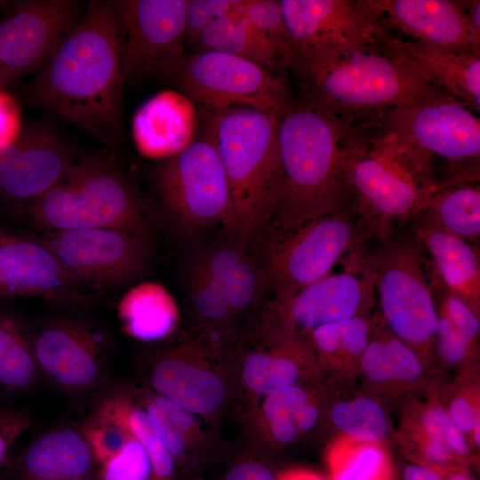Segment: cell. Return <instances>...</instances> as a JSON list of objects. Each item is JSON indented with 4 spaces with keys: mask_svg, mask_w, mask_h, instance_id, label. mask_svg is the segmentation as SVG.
<instances>
[{
    "mask_svg": "<svg viewBox=\"0 0 480 480\" xmlns=\"http://www.w3.org/2000/svg\"><path fill=\"white\" fill-rule=\"evenodd\" d=\"M289 68L302 103L351 122L444 92L410 76L376 46L299 51Z\"/></svg>",
    "mask_w": 480,
    "mask_h": 480,
    "instance_id": "obj_3",
    "label": "cell"
},
{
    "mask_svg": "<svg viewBox=\"0 0 480 480\" xmlns=\"http://www.w3.org/2000/svg\"><path fill=\"white\" fill-rule=\"evenodd\" d=\"M452 420L465 435L472 434L474 427L480 421L479 405H474L465 397L453 399L447 410Z\"/></svg>",
    "mask_w": 480,
    "mask_h": 480,
    "instance_id": "obj_49",
    "label": "cell"
},
{
    "mask_svg": "<svg viewBox=\"0 0 480 480\" xmlns=\"http://www.w3.org/2000/svg\"><path fill=\"white\" fill-rule=\"evenodd\" d=\"M346 268L330 273L271 303L277 324L270 337L305 336L324 324L366 316L376 300L374 252L363 246L348 255Z\"/></svg>",
    "mask_w": 480,
    "mask_h": 480,
    "instance_id": "obj_10",
    "label": "cell"
},
{
    "mask_svg": "<svg viewBox=\"0 0 480 480\" xmlns=\"http://www.w3.org/2000/svg\"><path fill=\"white\" fill-rule=\"evenodd\" d=\"M241 11L274 44L284 68H289L295 55V45L279 1L243 0Z\"/></svg>",
    "mask_w": 480,
    "mask_h": 480,
    "instance_id": "obj_39",
    "label": "cell"
},
{
    "mask_svg": "<svg viewBox=\"0 0 480 480\" xmlns=\"http://www.w3.org/2000/svg\"><path fill=\"white\" fill-rule=\"evenodd\" d=\"M4 4H5V1L0 0V5Z\"/></svg>",
    "mask_w": 480,
    "mask_h": 480,
    "instance_id": "obj_57",
    "label": "cell"
},
{
    "mask_svg": "<svg viewBox=\"0 0 480 480\" xmlns=\"http://www.w3.org/2000/svg\"><path fill=\"white\" fill-rule=\"evenodd\" d=\"M277 480H325L318 474L302 468L290 469L277 475Z\"/></svg>",
    "mask_w": 480,
    "mask_h": 480,
    "instance_id": "obj_52",
    "label": "cell"
},
{
    "mask_svg": "<svg viewBox=\"0 0 480 480\" xmlns=\"http://www.w3.org/2000/svg\"><path fill=\"white\" fill-rule=\"evenodd\" d=\"M123 57L114 1L92 0L29 88L33 103L112 143L123 124Z\"/></svg>",
    "mask_w": 480,
    "mask_h": 480,
    "instance_id": "obj_1",
    "label": "cell"
},
{
    "mask_svg": "<svg viewBox=\"0 0 480 480\" xmlns=\"http://www.w3.org/2000/svg\"><path fill=\"white\" fill-rule=\"evenodd\" d=\"M33 414L26 408L0 409V465L18 440L31 428Z\"/></svg>",
    "mask_w": 480,
    "mask_h": 480,
    "instance_id": "obj_46",
    "label": "cell"
},
{
    "mask_svg": "<svg viewBox=\"0 0 480 480\" xmlns=\"http://www.w3.org/2000/svg\"><path fill=\"white\" fill-rule=\"evenodd\" d=\"M11 145L0 148V179L9 158Z\"/></svg>",
    "mask_w": 480,
    "mask_h": 480,
    "instance_id": "obj_55",
    "label": "cell"
},
{
    "mask_svg": "<svg viewBox=\"0 0 480 480\" xmlns=\"http://www.w3.org/2000/svg\"><path fill=\"white\" fill-rule=\"evenodd\" d=\"M99 480H150L151 463L144 447L131 435L124 445L98 465Z\"/></svg>",
    "mask_w": 480,
    "mask_h": 480,
    "instance_id": "obj_41",
    "label": "cell"
},
{
    "mask_svg": "<svg viewBox=\"0 0 480 480\" xmlns=\"http://www.w3.org/2000/svg\"><path fill=\"white\" fill-rule=\"evenodd\" d=\"M262 411L273 439L279 444L293 442L314 428L320 411L306 388L295 385L267 396Z\"/></svg>",
    "mask_w": 480,
    "mask_h": 480,
    "instance_id": "obj_35",
    "label": "cell"
},
{
    "mask_svg": "<svg viewBox=\"0 0 480 480\" xmlns=\"http://www.w3.org/2000/svg\"><path fill=\"white\" fill-rule=\"evenodd\" d=\"M334 427L349 439L379 444L389 431L383 407L367 396L338 402L331 411Z\"/></svg>",
    "mask_w": 480,
    "mask_h": 480,
    "instance_id": "obj_38",
    "label": "cell"
},
{
    "mask_svg": "<svg viewBox=\"0 0 480 480\" xmlns=\"http://www.w3.org/2000/svg\"><path fill=\"white\" fill-rule=\"evenodd\" d=\"M432 260L438 282L479 314V254L470 243L443 230L419 223L413 231Z\"/></svg>",
    "mask_w": 480,
    "mask_h": 480,
    "instance_id": "obj_25",
    "label": "cell"
},
{
    "mask_svg": "<svg viewBox=\"0 0 480 480\" xmlns=\"http://www.w3.org/2000/svg\"><path fill=\"white\" fill-rule=\"evenodd\" d=\"M362 129L349 166L351 203L366 239L382 243L417 216L440 188L420 186L372 156Z\"/></svg>",
    "mask_w": 480,
    "mask_h": 480,
    "instance_id": "obj_15",
    "label": "cell"
},
{
    "mask_svg": "<svg viewBox=\"0 0 480 480\" xmlns=\"http://www.w3.org/2000/svg\"><path fill=\"white\" fill-rule=\"evenodd\" d=\"M20 131L18 104L10 93L0 88V148L12 144Z\"/></svg>",
    "mask_w": 480,
    "mask_h": 480,
    "instance_id": "obj_47",
    "label": "cell"
},
{
    "mask_svg": "<svg viewBox=\"0 0 480 480\" xmlns=\"http://www.w3.org/2000/svg\"><path fill=\"white\" fill-rule=\"evenodd\" d=\"M336 444L327 455L332 480H391L392 468L379 444L350 439Z\"/></svg>",
    "mask_w": 480,
    "mask_h": 480,
    "instance_id": "obj_36",
    "label": "cell"
},
{
    "mask_svg": "<svg viewBox=\"0 0 480 480\" xmlns=\"http://www.w3.org/2000/svg\"><path fill=\"white\" fill-rule=\"evenodd\" d=\"M127 430L146 450L151 463L150 480H173L176 465L144 408L123 392L106 395L92 411Z\"/></svg>",
    "mask_w": 480,
    "mask_h": 480,
    "instance_id": "obj_30",
    "label": "cell"
},
{
    "mask_svg": "<svg viewBox=\"0 0 480 480\" xmlns=\"http://www.w3.org/2000/svg\"><path fill=\"white\" fill-rule=\"evenodd\" d=\"M360 132V124L302 102L279 118L282 182L270 224L276 234L350 203L349 166Z\"/></svg>",
    "mask_w": 480,
    "mask_h": 480,
    "instance_id": "obj_2",
    "label": "cell"
},
{
    "mask_svg": "<svg viewBox=\"0 0 480 480\" xmlns=\"http://www.w3.org/2000/svg\"><path fill=\"white\" fill-rule=\"evenodd\" d=\"M404 480H443L440 472L421 463L406 465L403 469Z\"/></svg>",
    "mask_w": 480,
    "mask_h": 480,
    "instance_id": "obj_50",
    "label": "cell"
},
{
    "mask_svg": "<svg viewBox=\"0 0 480 480\" xmlns=\"http://www.w3.org/2000/svg\"><path fill=\"white\" fill-rule=\"evenodd\" d=\"M148 397L144 409L175 465L192 469L188 437L194 428L193 414L156 394Z\"/></svg>",
    "mask_w": 480,
    "mask_h": 480,
    "instance_id": "obj_37",
    "label": "cell"
},
{
    "mask_svg": "<svg viewBox=\"0 0 480 480\" xmlns=\"http://www.w3.org/2000/svg\"><path fill=\"white\" fill-rule=\"evenodd\" d=\"M366 236L350 202L343 208L276 234L262 264L276 298L292 295L332 273Z\"/></svg>",
    "mask_w": 480,
    "mask_h": 480,
    "instance_id": "obj_7",
    "label": "cell"
},
{
    "mask_svg": "<svg viewBox=\"0 0 480 480\" xmlns=\"http://www.w3.org/2000/svg\"><path fill=\"white\" fill-rule=\"evenodd\" d=\"M388 28L443 49L480 53V37L468 22L460 1L367 0Z\"/></svg>",
    "mask_w": 480,
    "mask_h": 480,
    "instance_id": "obj_21",
    "label": "cell"
},
{
    "mask_svg": "<svg viewBox=\"0 0 480 480\" xmlns=\"http://www.w3.org/2000/svg\"><path fill=\"white\" fill-rule=\"evenodd\" d=\"M460 4L465 10L471 28L480 37V1L462 0Z\"/></svg>",
    "mask_w": 480,
    "mask_h": 480,
    "instance_id": "obj_51",
    "label": "cell"
},
{
    "mask_svg": "<svg viewBox=\"0 0 480 480\" xmlns=\"http://www.w3.org/2000/svg\"><path fill=\"white\" fill-rule=\"evenodd\" d=\"M421 428L425 440L444 445L460 462L468 455L467 436L457 428L444 407L428 408L421 417Z\"/></svg>",
    "mask_w": 480,
    "mask_h": 480,
    "instance_id": "obj_42",
    "label": "cell"
},
{
    "mask_svg": "<svg viewBox=\"0 0 480 480\" xmlns=\"http://www.w3.org/2000/svg\"><path fill=\"white\" fill-rule=\"evenodd\" d=\"M222 480H277V475L263 461L246 459L231 466Z\"/></svg>",
    "mask_w": 480,
    "mask_h": 480,
    "instance_id": "obj_48",
    "label": "cell"
},
{
    "mask_svg": "<svg viewBox=\"0 0 480 480\" xmlns=\"http://www.w3.org/2000/svg\"><path fill=\"white\" fill-rule=\"evenodd\" d=\"M74 0H28L0 22V64L18 76L40 70L82 16Z\"/></svg>",
    "mask_w": 480,
    "mask_h": 480,
    "instance_id": "obj_18",
    "label": "cell"
},
{
    "mask_svg": "<svg viewBox=\"0 0 480 480\" xmlns=\"http://www.w3.org/2000/svg\"><path fill=\"white\" fill-rule=\"evenodd\" d=\"M188 348L164 352L150 372L155 394L180 405L192 414L217 411L226 397V387L215 372L188 362Z\"/></svg>",
    "mask_w": 480,
    "mask_h": 480,
    "instance_id": "obj_23",
    "label": "cell"
},
{
    "mask_svg": "<svg viewBox=\"0 0 480 480\" xmlns=\"http://www.w3.org/2000/svg\"><path fill=\"white\" fill-rule=\"evenodd\" d=\"M15 480H99L81 427L61 424L34 438L13 462Z\"/></svg>",
    "mask_w": 480,
    "mask_h": 480,
    "instance_id": "obj_22",
    "label": "cell"
},
{
    "mask_svg": "<svg viewBox=\"0 0 480 480\" xmlns=\"http://www.w3.org/2000/svg\"><path fill=\"white\" fill-rule=\"evenodd\" d=\"M188 1H114L124 83L149 77L173 79L185 59Z\"/></svg>",
    "mask_w": 480,
    "mask_h": 480,
    "instance_id": "obj_11",
    "label": "cell"
},
{
    "mask_svg": "<svg viewBox=\"0 0 480 480\" xmlns=\"http://www.w3.org/2000/svg\"><path fill=\"white\" fill-rule=\"evenodd\" d=\"M243 0H188L186 9V41L195 44L212 21L240 9Z\"/></svg>",
    "mask_w": 480,
    "mask_h": 480,
    "instance_id": "obj_43",
    "label": "cell"
},
{
    "mask_svg": "<svg viewBox=\"0 0 480 480\" xmlns=\"http://www.w3.org/2000/svg\"><path fill=\"white\" fill-rule=\"evenodd\" d=\"M417 217L420 224L468 243L476 241L480 235L479 186L463 184L439 188Z\"/></svg>",
    "mask_w": 480,
    "mask_h": 480,
    "instance_id": "obj_31",
    "label": "cell"
},
{
    "mask_svg": "<svg viewBox=\"0 0 480 480\" xmlns=\"http://www.w3.org/2000/svg\"><path fill=\"white\" fill-rule=\"evenodd\" d=\"M268 350L249 354L243 364V380L246 387L260 396H269L298 385L302 361L314 352L308 337H270Z\"/></svg>",
    "mask_w": 480,
    "mask_h": 480,
    "instance_id": "obj_27",
    "label": "cell"
},
{
    "mask_svg": "<svg viewBox=\"0 0 480 480\" xmlns=\"http://www.w3.org/2000/svg\"><path fill=\"white\" fill-rule=\"evenodd\" d=\"M359 366L372 382L379 384L413 383L422 374L418 353L389 330L380 332L376 325Z\"/></svg>",
    "mask_w": 480,
    "mask_h": 480,
    "instance_id": "obj_33",
    "label": "cell"
},
{
    "mask_svg": "<svg viewBox=\"0 0 480 480\" xmlns=\"http://www.w3.org/2000/svg\"><path fill=\"white\" fill-rule=\"evenodd\" d=\"M375 119L382 129L432 156L454 164L479 163V118L444 92L396 106Z\"/></svg>",
    "mask_w": 480,
    "mask_h": 480,
    "instance_id": "obj_14",
    "label": "cell"
},
{
    "mask_svg": "<svg viewBox=\"0 0 480 480\" xmlns=\"http://www.w3.org/2000/svg\"><path fill=\"white\" fill-rule=\"evenodd\" d=\"M173 80L189 98L213 110L248 107L281 117L294 105L281 75L226 53L200 51L185 57Z\"/></svg>",
    "mask_w": 480,
    "mask_h": 480,
    "instance_id": "obj_9",
    "label": "cell"
},
{
    "mask_svg": "<svg viewBox=\"0 0 480 480\" xmlns=\"http://www.w3.org/2000/svg\"><path fill=\"white\" fill-rule=\"evenodd\" d=\"M188 286L192 305L203 322L216 333L228 329L233 314L218 285L196 263L189 274Z\"/></svg>",
    "mask_w": 480,
    "mask_h": 480,
    "instance_id": "obj_40",
    "label": "cell"
},
{
    "mask_svg": "<svg viewBox=\"0 0 480 480\" xmlns=\"http://www.w3.org/2000/svg\"><path fill=\"white\" fill-rule=\"evenodd\" d=\"M33 330L20 317L0 312V388L10 393L32 389L40 379Z\"/></svg>",
    "mask_w": 480,
    "mask_h": 480,
    "instance_id": "obj_32",
    "label": "cell"
},
{
    "mask_svg": "<svg viewBox=\"0 0 480 480\" xmlns=\"http://www.w3.org/2000/svg\"><path fill=\"white\" fill-rule=\"evenodd\" d=\"M75 162L72 148L50 129L38 125L21 129L10 147L0 196L33 201L55 186Z\"/></svg>",
    "mask_w": 480,
    "mask_h": 480,
    "instance_id": "obj_20",
    "label": "cell"
},
{
    "mask_svg": "<svg viewBox=\"0 0 480 480\" xmlns=\"http://www.w3.org/2000/svg\"><path fill=\"white\" fill-rule=\"evenodd\" d=\"M117 317L124 333L142 341L168 337L179 322L176 302L168 290L155 282L130 288L117 305Z\"/></svg>",
    "mask_w": 480,
    "mask_h": 480,
    "instance_id": "obj_28",
    "label": "cell"
},
{
    "mask_svg": "<svg viewBox=\"0 0 480 480\" xmlns=\"http://www.w3.org/2000/svg\"><path fill=\"white\" fill-rule=\"evenodd\" d=\"M378 48L410 76L480 108V53L438 48L391 33L385 27Z\"/></svg>",
    "mask_w": 480,
    "mask_h": 480,
    "instance_id": "obj_19",
    "label": "cell"
},
{
    "mask_svg": "<svg viewBox=\"0 0 480 480\" xmlns=\"http://www.w3.org/2000/svg\"><path fill=\"white\" fill-rule=\"evenodd\" d=\"M375 293L388 329L417 353L435 340L437 309L414 233L392 235L373 251Z\"/></svg>",
    "mask_w": 480,
    "mask_h": 480,
    "instance_id": "obj_6",
    "label": "cell"
},
{
    "mask_svg": "<svg viewBox=\"0 0 480 480\" xmlns=\"http://www.w3.org/2000/svg\"><path fill=\"white\" fill-rule=\"evenodd\" d=\"M27 212L46 232L106 228L149 236L144 205L109 156L76 160L55 186L31 201Z\"/></svg>",
    "mask_w": 480,
    "mask_h": 480,
    "instance_id": "obj_5",
    "label": "cell"
},
{
    "mask_svg": "<svg viewBox=\"0 0 480 480\" xmlns=\"http://www.w3.org/2000/svg\"><path fill=\"white\" fill-rule=\"evenodd\" d=\"M279 118L252 108L232 107L215 110L207 122L230 188L228 234L245 251L270 227L278 206Z\"/></svg>",
    "mask_w": 480,
    "mask_h": 480,
    "instance_id": "obj_4",
    "label": "cell"
},
{
    "mask_svg": "<svg viewBox=\"0 0 480 480\" xmlns=\"http://www.w3.org/2000/svg\"><path fill=\"white\" fill-rule=\"evenodd\" d=\"M439 472L443 480H474L472 477L459 469H446Z\"/></svg>",
    "mask_w": 480,
    "mask_h": 480,
    "instance_id": "obj_53",
    "label": "cell"
},
{
    "mask_svg": "<svg viewBox=\"0 0 480 480\" xmlns=\"http://www.w3.org/2000/svg\"><path fill=\"white\" fill-rule=\"evenodd\" d=\"M40 377L70 395L100 388L110 361V340L96 324L76 315L47 319L33 330Z\"/></svg>",
    "mask_w": 480,
    "mask_h": 480,
    "instance_id": "obj_13",
    "label": "cell"
},
{
    "mask_svg": "<svg viewBox=\"0 0 480 480\" xmlns=\"http://www.w3.org/2000/svg\"><path fill=\"white\" fill-rule=\"evenodd\" d=\"M194 121V110L187 98L169 91L156 94L134 115L136 147L148 157H170L192 141Z\"/></svg>",
    "mask_w": 480,
    "mask_h": 480,
    "instance_id": "obj_24",
    "label": "cell"
},
{
    "mask_svg": "<svg viewBox=\"0 0 480 480\" xmlns=\"http://www.w3.org/2000/svg\"><path fill=\"white\" fill-rule=\"evenodd\" d=\"M233 240L209 248L195 263L218 285L233 316L254 308L269 287L262 262Z\"/></svg>",
    "mask_w": 480,
    "mask_h": 480,
    "instance_id": "obj_26",
    "label": "cell"
},
{
    "mask_svg": "<svg viewBox=\"0 0 480 480\" xmlns=\"http://www.w3.org/2000/svg\"><path fill=\"white\" fill-rule=\"evenodd\" d=\"M299 51L377 46L385 28L367 0H280Z\"/></svg>",
    "mask_w": 480,
    "mask_h": 480,
    "instance_id": "obj_17",
    "label": "cell"
},
{
    "mask_svg": "<svg viewBox=\"0 0 480 480\" xmlns=\"http://www.w3.org/2000/svg\"><path fill=\"white\" fill-rule=\"evenodd\" d=\"M195 44L200 51L239 57L277 75L284 69L274 44L242 12L241 7L208 25L200 33Z\"/></svg>",
    "mask_w": 480,
    "mask_h": 480,
    "instance_id": "obj_29",
    "label": "cell"
},
{
    "mask_svg": "<svg viewBox=\"0 0 480 480\" xmlns=\"http://www.w3.org/2000/svg\"><path fill=\"white\" fill-rule=\"evenodd\" d=\"M0 287L7 298L36 296L71 310L87 308L88 292L37 237L0 224Z\"/></svg>",
    "mask_w": 480,
    "mask_h": 480,
    "instance_id": "obj_16",
    "label": "cell"
},
{
    "mask_svg": "<svg viewBox=\"0 0 480 480\" xmlns=\"http://www.w3.org/2000/svg\"><path fill=\"white\" fill-rule=\"evenodd\" d=\"M38 238L91 293H109L139 277L152 254L148 239L113 228L46 232Z\"/></svg>",
    "mask_w": 480,
    "mask_h": 480,
    "instance_id": "obj_12",
    "label": "cell"
},
{
    "mask_svg": "<svg viewBox=\"0 0 480 480\" xmlns=\"http://www.w3.org/2000/svg\"><path fill=\"white\" fill-rule=\"evenodd\" d=\"M442 288L444 292L440 295L439 307H436L437 312L444 315L466 339L476 343L480 329L479 314L443 285Z\"/></svg>",
    "mask_w": 480,
    "mask_h": 480,
    "instance_id": "obj_45",
    "label": "cell"
},
{
    "mask_svg": "<svg viewBox=\"0 0 480 480\" xmlns=\"http://www.w3.org/2000/svg\"><path fill=\"white\" fill-rule=\"evenodd\" d=\"M19 76L0 64V88L15 81Z\"/></svg>",
    "mask_w": 480,
    "mask_h": 480,
    "instance_id": "obj_54",
    "label": "cell"
},
{
    "mask_svg": "<svg viewBox=\"0 0 480 480\" xmlns=\"http://www.w3.org/2000/svg\"><path fill=\"white\" fill-rule=\"evenodd\" d=\"M155 186L163 204L185 232L221 223L231 226L228 177L212 133L204 134L158 165Z\"/></svg>",
    "mask_w": 480,
    "mask_h": 480,
    "instance_id": "obj_8",
    "label": "cell"
},
{
    "mask_svg": "<svg viewBox=\"0 0 480 480\" xmlns=\"http://www.w3.org/2000/svg\"><path fill=\"white\" fill-rule=\"evenodd\" d=\"M435 340L442 360L455 364L466 358L475 343L466 339L443 314L437 312Z\"/></svg>",
    "mask_w": 480,
    "mask_h": 480,
    "instance_id": "obj_44",
    "label": "cell"
},
{
    "mask_svg": "<svg viewBox=\"0 0 480 480\" xmlns=\"http://www.w3.org/2000/svg\"><path fill=\"white\" fill-rule=\"evenodd\" d=\"M375 323L356 316L316 328L308 334L310 347L321 360L334 367L360 364Z\"/></svg>",
    "mask_w": 480,
    "mask_h": 480,
    "instance_id": "obj_34",
    "label": "cell"
},
{
    "mask_svg": "<svg viewBox=\"0 0 480 480\" xmlns=\"http://www.w3.org/2000/svg\"><path fill=\"white\" fill-rule=\"evenodd\" d=\"M0 298H7L4 290L0 287Z\"/></svg>",
    "mask_w": 480,
    "mask_h": 480,
    "instance_id": "obj_56",
    "label": "cell"
}]
</instances>
